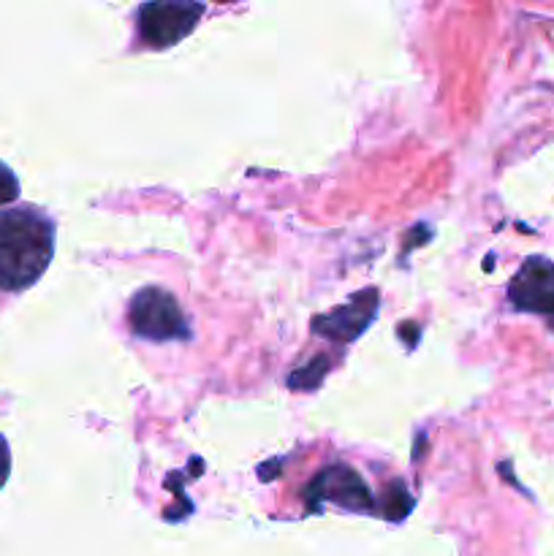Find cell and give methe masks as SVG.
<instances>
[{"instance_id":"1","label":"cell","mask_w":554,"mask_h":556,"mask_svg":"<svg viewBox=\"0 0 554 556\" xmlns=\"http://www.w3.org/2000/svg\"><path fill=\"white\" fill-rule=\"evenodd\" d=\"M54 255V223L36 206L0 210V291H25Z\"/></svg>"},{"instance_id":"2","label":"cell","mask_w":554,"mask_h":556,"mask_svg":"<svg viewBox=\"0 0 554 556\" xmlns=\"http://www.w3.org/2000/svg\"><path fill=\"white\" fill-rule=\"evenodd\" d=\"M128 324L136 337L150 342L188 340L190 337V324L177 299L155 286L141 288L130 296Z\"/></svg>"},{"instance_id":"3","label":"cell","mask_w":554,"mask_h":556,"mask_svg":"<svg viewBox=\"0 0 554 556\" xmlns=\"http://www.w3.org/2000/svg\"><path fill=\"white\" fill-rule=\"evenodd\" d=\"M204 14L201 3H144L136 11V27L139 38L150 49H166L182 41L196 27L199 16Z\"/></svg>"},{"instance_id":"4","label":"cell","mask_w":554,"mask_h":556,"mask_svg":"<svg viewBox=\"0 0 554 556\" xmlns=\"http://www.w3.org/2000/svg\"><path fill=\"white\" fill-rule=\"evenodd\" d=\"M508 299L519 313L554 315V261L527 258L508 282Z\"/></svg>"},{"instance_id":"5","label":"cell","mask_w":554,"mask_h":556,"mask_svg":"<svg viewBox=\"0 0 554 556\" xmlns=\"http://www.w3.org/2000/svg\"><path fill=\"white\" fill-rule=\"evenodd\" d=\"M362 302V293L351 299V304H342L337 307L335 313H329L326 318L315 320V331L324 337H331L337 342H348V340H356L364 329H367L369 320L375 318V299L369 304H358Z\"/></svg>"},{"instance_id":"6","label":"cell","mask_w":554,"mask_h":556,"mask_svg":"<svg viewBox=\"0 0 554 556\" xmlns=\"http://www.w3.org/2000/svg\"><path fill=\"white\" fill-rule=\"evenodd\" d=\"M318 486L326 489V497L345 505L348 510H356V514H362V510H373L367 486H362L356 472L348 470V467H331V470H326L324 478L318 481Z\"/></svg>"},{"instance_id":"7","label":"cell","mask_w":554,"mask_h":556,"mask_svg":"<svg viewBox=\"0 0 554 556\" xmlns=\"http://www.w3.org/2000/svg\"><path fill=\"white\" fill-rule=\"evenodd\" d=\"M20 199V179L5 163H0V206L11 204Z\"/></svg>"},{"instance_id":"8","label":"cell","mask_w":554,"mask_h":556,"mask_svg":"<svg viewBox=\"0 0 554 556\" xmlns=\"http://www.w3.org/2000/svg\"><path fill=\"white\" fill-rule=\"evenodd\" d=\"M9 476H11V451H9V443L3 440V434H0V489L5 486Z\"/></svg>"}]
</instances>
